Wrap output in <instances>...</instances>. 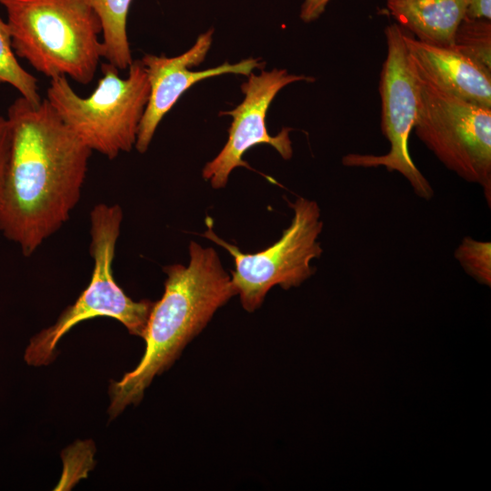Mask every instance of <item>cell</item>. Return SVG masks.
<instances>
[{
  "instance_id": "cell-3",
  "label": "cell",
  "mask_w": 491,
  "mask_h": 491,
  "mask_svg": "<svg viewBox=\"0 0 491 491\" xmlns=\"http://www.w3.org/2000/svg\"><path fill=\"white\" fill-rule=\"evenodd\" d=\"M15 55L52 79L88 85L102 58L101 22L86 0H0Z\"/></svg>"
},
{
  "instance_id": "cell-6",
  "label": "cell",
  "mask_w": 491,
  "mask_h": 491,
  "mask_svg": "<svg viewBox=\"0 0 491 491\" xmlns=\"http://www.w3.org/2000/svg\"><path fill=\"white\" fill-rule=\"evenodd\" d=\"M416 76V135L447 169L481 185L490 207L491 108L463 100Z\"/></svg>"
},
{
  "instance_id": "cell-15",
  "label": "cell",
  "mask_w": 491,
  "mask_h": 491,
  "mask_svg": "<svg viewBox=\"0 0 491 491\" xmlns=\"http://www.w3.org/2000/svg\"><path fill=\"white\" fill-rule=\"evenodd\" d=\"M452 47L491 72V20L465 16Z\"/></svg>"
},
{
  "instance_id": "cell-16",
  "label": "cell",
  "mask_w": 491,
  "mask_h": 491,
  "mask_svg": "<svg viewBox=\"0 0 491 491\" xmlns=\"http://www.w3.org/2000/svg\"><path fill=\"white\" fill-rule=\"evenodd\" d=\"M465 272L478 283L491 285V243L465 236L455 250Z\"/></svg>"
},
{
  "instance_id": "cell-13",
  "label": "cell",
  "mask_w": 491,
  "mask_h": 491,
  "mask_svg": "<svg viewBox=\"0 0 491 491\" xmlns=\"http://www.w3.org/2000/svg\"><path fill=\"white\" fill-rule=\"evenodd\" d=\"M102 26V58L119 71L133 63L127 36V16L132 0H86Z\"/></svg>"
},
{
  "instance_id": "cell-2",
  "label": "cell",
  "mask_w": 491,
  "mask_h": 491,
  "mask_svg": "<svg viewBox=\"0 0 491 491\" xmlns=\"http://www.w3.org/2000/svg\"><path fill=\"white\" fill-rule=\"evenodd\" d=\"M189 255L188 266L164 267L165 291L149 314L143 336L145 354L133 371L111 381V419L128 405H137L153 378L167 370L215 311L236 295L214 248L192 241Z\"/></svg>"
},
{
  "instance_id": "cell-18",
  "label": "cell",
  "mask_w": 491,
  "mask_h": 491,
  "mask_svg": "<svg viewBox=\"0 0 491 491\" xmlns=\"http://www.w3.org/2000/svg\"><path fill=\"white\" fill-rule=\"evenodd\" d=\"M330 0H304L300 18L306 23L317 19L326 10Z\"/></svg>"
},
{
  "instance_id": "cell-17",
  "label": "cell",
  "mask_w": 491,
  "mask_h": 491,
  "mask_svg": "<svg viewBox=\"0 0 491 491\" xmlns=\"http://www.w3.org/2000/svg\"><path fill=\"white\" fill-rule=\"evenodd\" d=\"M11 146V132L6 117L0 115V203L2 199Z\"/></svg>"
},
{
  "instance_id": "cell-1",
  "label": "cell",
  "mask_w": 491,
  "mask_h": 491,
  "mask_svg": "<svg viewBox=\"0 0 491 491\" xmlns=\"http://www.w3.org/2000/svg\"><path fill=\"white\" fill-rule=\"evenodd\" d=\"M11 146L0 203V233L30 256L78 204L92 151L46 98L8 107Z\"/></svg>"
},
{
  "instance_id": "cell-9",
  "label": "cell",
  "mask_w": 491,
  "mask_h": 491,
  "mask_svg": "<svg viewBox=\"0 0 491 491\" xmlns=\"http://www.w3.org/2000/svg\"><path fill=\"white\" fill-rule=\"evenodd\" d=\"M306 75H291L286 69L263 70L259 75L251 73L241 85L244 99L233 110L221 112V115L233 118L228 129V139L218 155L206 163L202 171L212 187H225L231 172L239 166L249 167L243 155L251 147L266 144L273 146L284 159L293 154L289 137L290 128H283L276 135L267 132L266 116L270 104L285 86L299 81L312 82Z\"/></svg>"
},
{
  "instance_id": "cell-7",
  "label": "cell",
  "mask_w": 491,
  "mask_h": 491,
  "mask_svg": "<svg viewBox=\"0 0 491 491\" xmlns=\"http://www.w3.org/2000/svg\"><path fill=\"white\" fill-rule=\"evenodd\" d=\"M294 211L290 225L271 246L255 254H245L214 233L207 221L205 238L225 248L234 256L235 269L231 282L241 304L248 312L258 308L274 286H298L315 272L311 263L321 256L318 240L323 229L321 211L316 201L297 197L289 203Z\"/></svg>"
},
{
  "instance_id": "cell-4",
  "label": "cell",
  "mask_w": 491,
  "mask_h": 491,
  "mask_svg": "<svg viewBox=\"0 0 491 491\" xmlns=\"http://www.w3.org/2000/svg\"><path fill=\"white\" fill-rule=\"evenodd\" d=\"M125 78L105 62L102 77L93 93L79 95L68 78L50 79L46 100L53 109L93 152L113 160L135 145L141 119L145 110L150 86L141 60L133 61Z\"/></svg>"
},
{
  "instance_id": "cell-11",
  "label": "cell",
  "mask_w": 491,
  "mask_h": 491,
  "mask_svg": "<svg viewBox=\"0 0 491 491\" xmlns=\"http://www.w3.org/2000/svg\"><path fill=\"white\" fill-rule=\"evenodd\" d=\"M415 73L436 87L470 103L491 108V72L454 47L422 42L404 30Z\"/></svg>"
},
{
  "instance_id": "cell-12",
  "label": "cell",
  "mask_w": 491,
  "mask_h": 491,
  "mask_svg": "<svg viewBox=\"0 0 491 491\" xmlns=\"http://www.w3.org/2000/svg\"><path fill=\"white\" fill-rule=\"evenodd\" d=\"M390 15L416 39L452 47L468 0H385Z\"/></svg>"
},
{
  "instance_id": "cell-19",
  "label": "cell",
  "mask_w": 491,
  "mask_h": 491,
  "mask_svg": "<svg viewBox=\"0 0 491 491\" xmlns=\"http://www.w3.org/2000/svg\"><path fill=\"white\" fill-rule=\"evenodd\" d=\"M465 16L491 20V0H468Z\"/></svg>"
},
{
  "instance_id": "cell-10",
  "label": "cell",
  "mask_w": 491,
  "mask_h": 491,
  "mask_svg": "<svg viewBox=\"0 0 491 491\" xmlns=\"http://www.w3.org/2000/svg\"><path fill=\"white\" fill-rule=\"evenodd\" d=\"M213 41V29L199 35L195 43L185 53L167 57L146 54L141 62L146 71L150 86L148 102L140 122L135 148L145 153L155 132L168 111L180 96L195 83L225 75H250L256 68H263L265 63L256 58L244 59L238 63L224 64L203 71H192L205 58Z\"/></svg>"
},
{
  "instance_id": "cell-8",
  "label": "cell",
  "mask_w": 491,
  "mask_h": 491,
  "mask_svg": "<svg viewBox=\"0 0 491 491\" xmlns=\"http://www.w3.org/2000/svg\"><path fill=\"white\" fill-rule=\"evenodd\" d=\"M385 35L387 54L380 74L379 94L381 128L390 144L389 151L381 155L351 153L342 158V163L349 167L383 166L389 172H397L409 182L417 196L430 200L434 190L412 160L408 147L417 117V76L408 58L404 29L396 23L391 24L386 27Z\"/></svg>"
},
{
  "instance_id": "cell-14",
  "label": "cell",
  "mask_w": 491,
  "mask_h": 491,
  "mask_svg": "<svg viewBox=\"0 0 491 491\" xmlns=\"http://www.w3.org/2000/svg\"><path fill=\"white\" fill-rule=\"evenodd\" d=\"M7 84L32 104H39L37 79L17 61L6 21L0 17V85Z\"/></svg>"
},
{
  "instance_id": "cell-5",
  "label": "cell",
  "mask_w": 491,
  "mask_h": 491,
  "mask_svg": "<svg viewBox=\"0 0 491 491\" xmlns=\"http://www.w3.org/2000/svg\"><path fill=\"white\" fill-rule=\"evenodd\" d=\"M89 252L94 266L91 280L76 301L67 306L52 326L30 341L25 360L31 366H44L55 357L59 340L75 325L97 316L121 322L131 335L143 337L154 302L134 301L117 285L113 273L116 242L123 220L117 204H96L90 212Z\"/></svg>"
}]
</instances>
